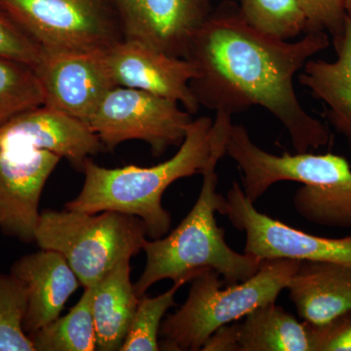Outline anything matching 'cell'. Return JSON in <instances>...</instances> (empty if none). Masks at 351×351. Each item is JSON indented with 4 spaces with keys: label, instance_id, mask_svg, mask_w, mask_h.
Returning <instances> with one entry per match:
<instances>
[{
    "label": "cell",
    "instance_id": "cell-13",
    "mask_svg": "<svg viewBox=\"0 0 351 351\" xmlns=\"http://www.w3.org/2000/svg\"><path fill=\"white\" fill-rule=\"evenodd\" d=\"M61 157L47 151H0V230L8 237L36 241L44 186Z\"/></svg>",
    "mask_w": 351,
    "mask_h": 351
},
{
    "label": "cell",
    "instance_id": "cell-14",
    "mask_svg": "<svg viewBox=\"0 0 351 351\" xmlns=\"http://www.w3.org/2000/svg\"><path fill=\"white\" fill-rule=\"evenodd\" d=\"M10 274L27 290L24 330L27 336L57 319L69 297L82 285L64 256L53 250L41 249L23 256L13 263Z\"/></svg>",
    "mask_w": 351,
    "mask_h": 351
},
{
    "label": "cell",
    "instance_id": "cell-6",
    "mask_svg": "<svg viewBox=\"0 0 351 351\" xmlns=\"http://www.w3.org/2000/svg\"><path fill=\"white\" fill-rule=\"evenodd\" d=\"M45 51L107 50L123 40L112 0H0Z\"/></svg>",
    "mask_w": 351,
    "mask_h": 351
},
{
    "label": "cell",
    "instance_id": "cell-28",
    "mask_svg": "<svg viewBox=\"0 0 351 351\" xmlns=\"http://www.w3.org/2000/svg\"><path fill=\"white\" fill-rule=\"evenodd\" d=\"M203 351H239V326L230 323L219 328L205 341Z\"/></svg>",
    "mask_w": 351,
    "mask_h": 351
},
{
    "label": "cell",
    "instance_id": "cell-23",
    "mask_svg": "<svg viewBox=\"0 0 351 351\" xmlns=\"http://www.w3.org/2000/svg\"><path fill=\"white\" fill-rule=\"evenodd\" d=\"M188 282L189 279H181L176 281L169 290L157 297H141L125 341L120 350H160L158 336L164 316L168 309L175 306L176 293Z\"/></svg>",
    "mask_w": 351,
    "mask_h": 351
},
{
    "label": "cell",
    "instance_id": "cell-17",
    "mask_svg": "<svg viewBox=\"0 0 351 351\" xmlns=\"http://www.w3.org/2000/svg\"><path fill=\"white\" fill-rule=\"evenodd\" d=\"M130 258L121 261L92 288L97 350H121L140 298L130 279Z\"/></svg>",
    "mask_w": 351,
    "mask_h": 351
},
{
    "label": "cell",
    "instance_id": "cell-12",
    "mask_svg": "<svg viewBox=\"0 0 351 351\" xmlns=\"http://www.w3.org/2000/svg\"><path fill=\"white\" fill-rule=\"evenodd\" d=\"M117 86L133 88L177 101L186 112L199 110L191 89L195 69L188 59L170 56L138 41H119L107 50Z\"/></svg>",
    "mask_w": 351,
    "mask_h": 351
},
{
    "label": "cell",
    "instance_id": "cell-29",
    "mask_svg": "<svg viewBox=\"0 0 351 351\" xmlns=\"http://www.w3.org/2000/svg\"><path fill=\"white\" fill-rule=\"evenodd\" d=\"M345 10L346 16L351 17V0H345Z\"/></svg>",
    "mask_w": 351,
    "mask_h": 351
},
{
    "label": "cell",
    "instance_id": "cell-18",
    "mask_svg": "<svg viewBox=\"0 0 351 351\" xmlns=\"http://www.w3.org/2000/svg\"><path fill=\"white\" fill-rule=\"evenodd\" d=\"M237 326L239 351H313L306 323L276 302L258 306Z\"/></svg>",
    "mask_w": 351,
    "mask_h": 351
},
{
    "label": "cell",
    "instance_id": "cell-25",
    "mask_svg": "<svg viewBox=\"0 0 351 351\" xmlns=\"http://www.w3.org/2000/svg\"><path fill=\"white\" fill-rule=\"evenodd\" d=\"M43 49L0 7V57L15 60L36 68Z\"/></svg>",
    "mask_w": 351,
    "mask_h": 351
},
{
    "label": "cell",
    "instance_id": "cell-7",
    "mask_svg": "<svg viewBox=\"0 0 351 351\" xmlns=\"http://www.w3.org/2000/svg\"><path fill=\"white\" fill-rule=\"evenodd\" d=\"M193 114L177 101L141 90L112 88L87 124L105 149L113 151L121 143L143 141L154 156H162L173 145H181Z\"/></svg>",
    "mask_w": 351,
    "mask_h": 351
},
{
    "label": "cell",
    "instance_id": "cell-21",
    "mask_svg": "<svg viewBox=\"0 0 351 351\" xmlns=\"http://www.w3.org/2000/svg\"><path fill=\"white\" fill-rule=\"evenodd\" d=\"M43 105V89L36 69L0 57V127L21 113Z\"/></svg>",
    "mask_w": 351,
    "mask_h": 351
},
{
    "label": "cell",
    "instance_id": "cell-26",
    "mask_svg": "<svg viewBox=\"0 0 351 351\" xmlns=\"http://www.w3.org/2000/svg\"><path fill=\"white\" fill-rule=\"evenodd\" d=\"M306 10L307 32H329L337 40L343 32L346 17L345 0H301Z\"/></svg>",
    "mask_w": 351,
    "mask_h": 351
},
{
    "label": "cell",
    "instance_id": "cell-16",
    "mask_svg": "<svg viewBox=\"0 0 351 351\" xmlns=\"http://www.w3.org/2000/svg\"><path fill=\"white\" fill-rule=\"evenodd\" d=\"M334 43L336 61L309 60L299 80L327 106L330 121L351 142V17L346 16L343 32Z\"/></svg>",
    "mask_w": 351,
    "mask_h": 351
},
{
    "label": "cell",
    "instance_id": "cell-9",
    "mask_svg": "<svg viewBox=\"0 0 351 351\" xmlns=\"http://www.w3.org/2000/svg\"><path fill=\"white\" fill-rule=\"evenodd\" d=\"M107 50H43L34 69L43 86L44 105L87 123L106 95L117 87Z\"/></svg>",
    "mask_w": 351,
    "mask_h": 351
},
{
    "label": "cell",
    "instance_id": "cell-4",
    "mask_svg": "<svg viewBox=\"0 0 351 351\" xmlns=\"http://www.w3.org/2000/svg\"><path fill=\"white\" fill-rule=\"evenodd\" d=\"M300 261L263 260L257 274L242 282H223L216 270L205 269L193 279L188 299L161 324L160 350H201L215 331L258 306L276 302L299 269Z\"/></svg>",
    "mask_w": 351,
    "mask_h": 351
},
{
    "label": "cell",
    "instance_id": "cell-15",
    "mask_svg": "<svg viewBox=\"0 0 351 351\" xmlns=\"http://www.w3.org/2000/svg\"><path fill=\"white\" fill-rule=\"evenodd\" d=\"M286 289L304 322L325 324L351 309V267L302 261Z\"/></svg>",
    "mask_w": 351,
    "mask_h": 351
},
{
    "label": "cell",
    "instance_id": "cell-22",
    "mask_svg": "<svg viewBox=\"0 0 351 351\" xmlns=\"http://www.w3.org/2000/svg\"><path fill=\"white\" fill-rule=\"evenodd\" d=\"M294 206L314 225L351 228V182L328 188L304 184L295 193Z\"/></svg>",
    "mask_w": 351,
    "mask_h": 351
},
{
    "label": "cell",
    "instance_id": "cell-8",
    "mask_svg": "<svg viewBox=\"0 0 351 351\" xmlns=\"http://www.w3.org/2000/svg\"><path fill=\"white\" fill-rule=\"evenodd\" d=\"M219 214L246 234L244 253L260 260L313 261L351 267V235L341 239L316 237L270 218L256 209L237 182H232Z\"/></svg>",
    "mask_w": 351,
    "mask_h": 351
},
{
    "label": "cell",
    "instance_id": "cell-20",
    "mask_svg": "<svg viewBox=\"0 0 351 351\" xmlns=\"http://www.w3.org/2000/svg\"><path fill=\"white\" fill-rule=\"evenodd\" d=\"M239 6L245 21L267 36L288 40L307 32L301 0H240Z\"/></svg>",
    "mask_w": 351,
    "mask_h": 351
},
{
    "label": "cell",
    "instance_id": "cell-10",
    "mask_svg": "<svg viewBox=\"0 0 351 351\" xmlns=\"http://www.w3.org/2000/svg\"><path fill=\"white\" fill-rule=\"evenodd\" d=\"M123 39L170 55L188 57L196 32L214 9L215 0H112Z\"/></svg>",
    "mask_w": 351,
    "mask_h": 351
},
{
    "label": "cell",
    "instance_id": "cell-24",
    "mask_svg": "<svg viewBox=\"0 0 351 351\" xmlns=\"http://www.w3.org/2000/svg\"><path fill=\"white\" fill-rule=\"evenodd\" d=\"M27 306L24 284L0 272V351H36L24 330Z\"/></svg>",
    "mask_w": 351,
    "mask_h": 351
},
{
    "label": "cell",
    "instance_id": "cell-2",
    "mask_svg": "<svg viewBox=\"0 0 351 351\" xmlns=\"http://www.w3.org/2000/svg\"><path fill=\"white\" fill-rule=\"evenodd\" d=\"M232 115L217 112L212 125L211 159L203 171L199 196L193 209L168 237L145 240L147 263L144 272L134 284L138 298L152 285L164 280L189 281L205 269H213L226 283L242 282L257 274L263 261L247 253L232 250L225 239V230L217 223L215 214L221 211L225 196L217 193L216 167L226 156V144Z\"/></svg>",
    "mask_w": 351,
    "mask_h": 351
},
{
    "label": "cell",
    "instance_id": "cell-11",
    "mask_svg": "<svg viewBox=\"0 0 351 351\" xmlns=\"http://www.w3.org/2000/svg\"><path fill=\"white\" fill-rule=\"evenodd\" d=\"M105 149L86 122L43 105L0 127V151H47L83 171L90 156Z\"/></svg>",
    "mask_w": 351,
    "mask_h": 351
},
{
    "label": "cell",
    "instance_id": "cell-27",
    "mask_svg": "<svg viewBox=\"0 0 351 351\" xmlns=\"http://www.w3.org/2000/svg\"><path fill=\"white\" fill-rule=\"evenodd\" d=\"M306 324L313 351H351V309L325 324Z\"/></svg>",
    "mask_w": 351,
    "mask_h": 351
},
{
    "label": "cell",
    "instance_id": "cell-19",
    "mask_svg": "<svg viewBox=\"0 0 351 351\" xmlns=\"http://www.w3.org/2000/svg\"><path fill=\"white\" fill-rule=\"evenodd\" d=\"M29 337L36 351L97 350L92 288H84L80 302L66 315L59 316Z\"/></svg>",
    "mask_w": 351,
    "mask_h": 351
},
{
    "label": "cell",
    "instance_id": "cell-5",
    "mask_svg": "<svg viewBox=\"0 0 351 351\" xmlns=\"http://www.w3.org/2000/svg\"><path fill=\"white\" fill-rule=\"evenodd\" d=\"M147 237L144 221L130 215L48 210L40 214L36 241L44 250L62 254L82 286L90 288L142 251Z\"/></svg>",
    "mask_w": 351,
    "mask_h": 351
},
{
    "label": "cell",
    "instance_id": "cell-1",
    "mask_svg": "<svg viewBox=\"0 0 351 351\" xmlns=\"http://www.w3.org/2000/svg\"><path fill=\"white\" fill-rule=\"evenodd\" d=\"M329 46L324 31L306 32L295 43L263 34L245 21L239 4L228 0L214 7L191 43V89L199 107L216 112L265 108L285 127L295 151L307 152L326 145L330 131L302 107L295 76Z\"/></svg>",
    "mask_w": 351,
    "mask_h": 351
},
{
    "label": "cell",
    "instance_id": "cell-3",
    "mask_svg": "<svg viewBox=\"0 0 351 351\" xmlns=\"http://www.w3.org/2000/svg\"><path fill=\"white\" fill-rule=\"evenodd\" d=\"M212 125L210 117L193 119L179 151L152 167L108 169L87 159L82 191L66 203V209L89 214L117 211L138 217L144 221L149 239H161L172 221L162 205L164 193L178 180L202 174L213 151Z\"/></svg>",
    "mask_w": 351,
    "mask_h": 351
}]
</instances>
